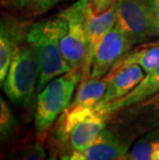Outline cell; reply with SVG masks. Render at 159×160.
Returning a JSON list of instances; mask_svg holds the SVG:
<instances>
[{
	"label": "cell",
	"instance_id": "7c38bea8",
	"mask_svg": "<svg viewBox=\"0 0 159 160\" xmlns=\"http://www.w3.org/2000/svg\"><path fill=\"white\" fill-rule=\"evenodd\" d=\"M159 92V66H157L154 70L148 72L141 83L131 90L129 93L125 95L124 97L120 98L116 101L110 102L102 107H94L96 111L100 112L101 114L106 115L109 119L114 114L118 112L125 110V108L134 105L141 101L147 99L152 95Z\"/></svg>",
	"mask_w": 159,
	"mask_h": 160
},
{
	"label": "cell",
	"instance_id": "7402d4cb",
	"mask_svg": "<svg viewBox=\"0 0 159 160\" xmlns=\"http://www.w3.org/2000/svg\"><path fill=\"white\" fill-rule=\"evenodd\" d=\"M60 160H86V159L84 158V156L81 152L72 151V153H68V154L61 155Z\"/></svg>",
	"mask_w": 159,
	"mask_h": 160
},
{
	"label": "cell",
	"instance_id": "ba28073f",
	"mask_svg": "<svg viewBox=\"0 0 159 160\" xmlns=\"http://www.w3.org/2000/svg\"><path fill=\"white\" fill-rule=\"evenodd\" d=\"M116 3L106 11L95 12L91 8L90 0L87 5V56L82 68V80L80 83L89 79L93 59L97 51V48L107 34V32L116 25Z\"/></svg>",
	"mask_w": 159,
	"mask_h": 160
},
{
	"label": "cell",
	"instance_id": "52a82bcc",
	"mask_svg": "<svg viewBox=\"0 0 159 160\" xmlns=\"http://www.w3.org/2000/svg\"><path fill=\"white\" fill-rule=\"evenodd\" d=\"M132 46L134 45L130 37L116 24L98 46L89 78L99 79L107 74L128 52H130Z\"/></svg>",
	"mask_w": 159,
	"mask_h": 160
},
{
	"label": "cell",
	"instance_id": "7a4b0ae2",
	"mask_svg": "<svg viewBox=\"0 0 159 160\" xmlns=\"http://www.w3.org/2000/svg\"><path fill=\"white\" fill-rule=\"evenodd\" d=\"M82 80V70L72 69L54 79L38 92L34 112L37 141L43 142L55 121L69 107L76 87Z\"/></svg>",
	"mask_w": 159,
	"mask_h": 160
},
{
	"label": "cell",
	"instance_id": "d6986e66",
	"mask_svg": "<svg viewBox=\"0 0 159 160\" xmlns=\"http://www.w3.org/2000/svg\"><path fill=\"white\" fill-rule=\"evenodd\" d=\"M4 160H47V155L42 142L36 141L12 150Z\"/></svg>",
	"mask_w": 159,
	"mask_h": 160
},
{
	"label": "cell",
	"instance_id": "4fadbf2b",
	"mask_svg": "<svg viewBox=\"0 0 159 160\" xmlns=\"http://www.w3.org/2000/svg\"><path fill=\"white\" fill-rule=\"evenodd\" d=\"M110 73L112 74V80L106 94L95 107H102L124 97L133 90L145 77L144 69L137 64L123 67L117 71L111 70Z\"/></svg>",
	"mask_w": 159,
	"mask_h": 160
},
{
	"label": "cell",
	"instance_id": "3957f363",
	"mask_svg": "<svg viewBox=\"0 0 159 160\" xmlns=\"http://www.w3.org/2000/svg\"><path fill=\"white\" fill-rule=\"evenodd\" d=\"M40 67L36 51L28 42L22 45L12 57L2 86L12 103L23 108H32L39 81Z\"/></svg>",
	"mask_w": 159,
	"mask_h": 160
},
{
	"label": "cell",
	"instance_id": "603a6c76",
	"mask_svg": "<svg viewBox=\"0 0 159 160\" xmlns=\"http://www.w3.org/2000/svg\"><path fill=\"white\" fill-rule=\"evenodd\" d=\"M57 156H58V152H57V150L55 148L51 147L50 152H49V156H48V158H47V160H58Z\"/></svg>",
	"mask_w": 159,
	"mask_h": 160
},
{
	"label": "cell",
	"instance_id": "30bf717a",
	"mask_svg": "<svg viewBox=\"0 0 159 160\" xmlns=\"http://www.w3.org/2000/svg\"><path fill=\"white\" fill-rule=\"evenodd\" d=\"M130 145L131 142L115 126H107L95 141L81 153L86 160L126 159Z\"/></svg>",
	"mask_w": 159,
	"mask_h": 160
},
{
	"label": "cell",
	"instance_id": "9c48e42d",
	"mask_svg": "<svg viewBox=\"0 0 159 160\" xmlns=\"http://www.w3.org/2000/svg\"><path fill=\"white\" fill-rule=\"evenodd\" d=\"M31 27L15 18H2L0 25V81L1 85L8 72L16 51L22 46Z\"/></svg>",
	"mask_w": 159,
	"mask_h": 160
},
{
	"label": "cell",
	"instance_id": "2e32d148",
	"mask_svg": "<svg viewBox=\"0 0 159 160\" xmlns=\"http://www.w3.org/2000/svg\"><path fill=\"white\" fill-rule=\"evenodd\" d=\"M126 160H159V129L141 135L129 150Z\"/></svg>",
	"mask_w": 159,
	"mask_h": 160
},
{
	"label": "cell",
	"instance_id": "cb8c5ba5",
	"mask_svg": "<svg viewBox=\"0 0 159 160\" xmlns=\"http://www.w3.org/2000/svg\"><path fill=\"white\" fill-rule=\"evenodd\" d=\"M120 160H122V159H120Z\"/></svg>",
	"mask_w": 159,
	"mask_h": 160
},
{
	"label": "cell",
	"instance_id": "9a60e30c",
	"mask_svg": "<svg viewBox=\"0 0 159 160\" xmlns=\"http://www.w3.org/2000/svg\"><path fill=\"white\" fill-rule=\"evenodd\" d=\"M133 64L140 65L146 73L159 66V42L144 46L132 52H128L111 70L117 71Z\"/></svg>",
	"mask_w": 159,
	"mask_h": 160
},
{
	"label": "cell",
	"instance_id": "6da1fadb",
	"mask_svg": "<svg viewBox=\"0 0 159 160\" xmlns=\"http://www.w3.org/2000/svg\"><path fill=\"white\" fill-rule=\"evenodd\" d=\"M65 29V20L58 15L53 19L36 23L29 30L26 42L36 51L40 67L37 92L42 91L52 80L72 69L60 47V39Z\"/></svg>",
	"mask_w": 159,
	"mask_h": 160
},
{
	"label": "cell",
	"instance_id": "5b68a950",
	"mask_svg": "<svg viewBox=\"0 0 159 160\" xmlns=\"http://www.w3.org/2000/svg\"><path fill=\"white\" fill-rule=\"evenodd\" d=\"M110 121L130 142L135 138L159 129V92L114 114Z\"/></svg>",
	"mask_w": 159,
	"mask_h": 160
},
{
	"label": "cell",
	"instance_id": "ac0fdd59",
	"mask_svg": "<svg viewBox=\"0 0 159 160\" xmlns=\"http://www.w3.org/2000/svg\"><path fill=\"white\" fill-rule=\"evenodd\" d=\"M18 120L6 101L0 98V138L1 144L5 145L16 133Z\"/></svg>",
	"mask_w": 159,
	"mask_h": 160
},
{
	"label": "cell",
	"instance_id": "44dd1931",
	"mask_svg": "<svg viewBox=\"0 0 159 160\" xmlns=\"http://www.w3.org/2000/svg\"><path fill=\"white\" fill-rule=\"evenodd\" d=\"M148 5L150 6L152 12H153L155 23H156L157 31H158V38H159V0H146Z\"/></svg>",
	"mask_w": 159,
	"mask_h": 160
},
{
	"label": "cell",
	"instance_id": "277c9868",
	"mask_svg": "<svg viewBox=\"0 0 159 160\" xmlns=\"http://www.w3.org/2000/svg\"><path fill=\"white\" fill-rule=\"evenodd\" d=\"M89 0H79L59 13L66 22L60 39L64 58L72 69L82 70L87 56V5Z\"/></svg>",
	"mask_w": 159,
	"mask_h": 160
},
{
	"label": "cell",
	"instance_id": "ffe728a7",
	"mask_svg": "<svg viewBox=\"0 0 159 160\" xmlns=\"http://www.w3.org/2000/svg\"><path fill=\"white\" fill-rule=\"evenodd\" d=\"M116 2L117 0H90L91 8L95 12H101L106 11Z\"/></svg>",
	"mask_w": 159,
	"mask_h": 160
},
{
	"label": "cell",
	"instance_id": "5bb4252c",
	"mask_svg": "<svg viewBox=\"0 0 159 160\" xmlns=\"http://www.w3.org/2000/svg\"><path fill=\"white\" fill-rule=\"evenodd\" d=\"M112 80V74L109 72L99 79L89 78L85 82L80 83L79 89L72 102L66 110L69 111H87L93 108L102 99L106 94L107 86Z\"/></svg>",
	"mask_w": 159,
	"mask_h": 160
},
{
	"label": "cell",
	"instance_id": "8992f818",
	"mask_svg": "<svg viewBox=\"0 0 159 160\" xmlns=\"http://www.w3.org/2000/svg\"><path fill=\"white\" fill-rule=\"evenodd\" d=\"M116 19V24L127 33L133 45L158 37L153 12L146 0H117Z\"/></svg>",
	"mask_w": 159,
	"mask_h": 160
},
{
	"label": "cell",
	"instance_id": "8fae6325",
	"mask_svg": "<svg viewBox=\"0 0 159 160\" xmlns=\"http://www.w3.org/2000/svg\"><path fill=\"white\" fill-rule=\"evenodd\" d=\"M109 117L92 108L72 126L68 133V145L72 151L83 152L107 126Z\"/></svg>",
	"mask_w": 159,
	"mask_h": 160
},
{
	"label": "cell",
	"instance_id": "e0dca14e",
	"mask_svg": "<svg viewBox=\"0 0 159 160\" xmlns=\"http://www.w3.org/2000/svg\"><path fill=\"white\" fill-rule=\"evenodd\" d=\"M63 0H1L4 8L25 16H37L48 12Z\"/></svg>",
	"mask_w": 159,
	"mask_h": 160
}]
</instances>
